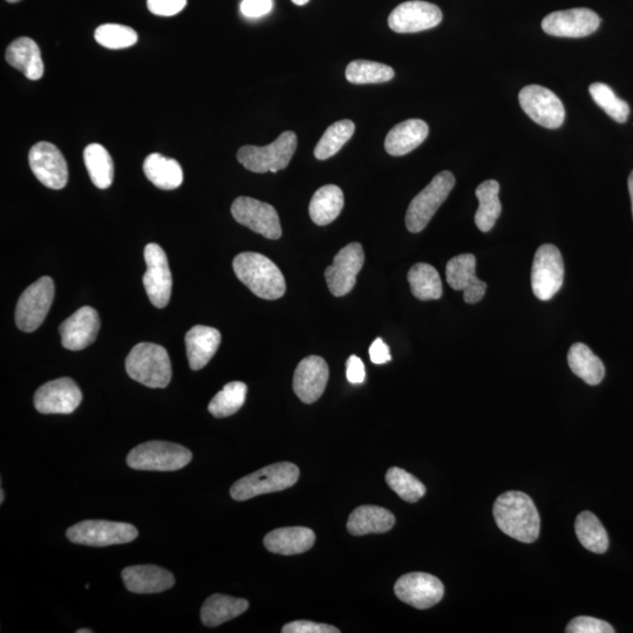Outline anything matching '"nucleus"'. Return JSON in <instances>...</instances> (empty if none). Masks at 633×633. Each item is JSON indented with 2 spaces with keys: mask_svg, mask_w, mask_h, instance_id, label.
<instances>
[{
  "mask_svg": "<svg viewBox=\"0 0 633 633\" xmlns=\"http://www.w3.org/2000/svg\"><path fill=\"white\" fill-rule=\"evenodd\" d=\"M494 520L506 535L533 543L540 535V514L532 499L522 492H507L494 503Z\"/></svg>",
  "mask_w": 633,
  "mask_h": 633,
  "instance_id": "f257e3e1",
  "label": "nucleus"
},
{
  "mask_svg": "<svg viewBox=\"0 0 633 633\" xmlns=\"http://www.w3.org/2000/svg\"><path fill=\"white\" fill-rule=\"evenodd\" d=\"M233 267L237 278L257 297L275 301L287 291L282 271L264 255L240 254L235 257Z\"/></svg>",
  "mask_w": 633,
  "mask_h": 633,
  "instance_id": "f03ea898",
  "label": "nucleus"
},
{
  "mask_svg": "<svg viewBox=\"0 0 633 633\" xmlns=\"http://www.w3.org/2000/svg\"><path fill=\"white\" fill-rule=\"evenodd\" d=\"M128 376L151 389H166L172 380V363L165 347L153 343L135 345L126 359Z\"/></svg>",
  "mask_w": 633,
  "mask_h": 633,
  "instance_id": "7ed1b4c3",
  "label": "nucleus"
},
{
  "mask_svg": "<svg viewBox=\"0 0 633 633\" xmlns=\"http://www.w3.org/2000/svg\"><path fill=\"white\" fill-rule=\"evenodd\" d=\"M193 460L188 448L172 442L149 441L136 446L127 456V465L136 471L174 472Z\"/></svg>",
  "mask_w": 633,
  "mask_h": 633,
  "instance_id": "20e7f679",
  "label": "nucleus"
},
{
  "mask_svg": "<svg viewBox=\"0 0 633 633\" xmlns=\"http://www.w3.org/2000/svg\"><path fill=\"white\" fill-rule=\"evenodd\" d=\"M298 478L299 469L296 465L279 462L235 482L230 495L236 501H247L258 495L282 492L294 486Z\"/></svg>",
  "mask_w": 633,
  "mask_h": 633,
  "instance_id": "39448f33",
  "label": "nucleus"
},
{
  "mask_svg": "<svg viewBox=\"0 0 633 633\" xmlns=\"http://www.w3.org/2000/svg\"><path fill=\"white\" fill-rule=\"evenodd\" d=\"M297 149L294 132H284L265 147L244 146L237 153V160L250 172L264 174L277 173L289 166Z\"/></svg>",
  "mask_w": 633,
  "mask_h": 633,
  "instance_id": "423d86ee",
  "label": "nucleus"
},
{
  "mask_svg": "<svg viewBox=\"0 0 633 633\" xmlns=\"http://www.w3.org/2000/svg\"><path fill=\"white\" fill-rule=\"evenodd\" d=\"M455 186L451 172H441L412 200L406 214V227L411 233H421L431 222L441 204L447 200Z\"/></svg>",
  "mask_w": 633,
  "mask_h": 633,
  "instance_id": "0eeeda50",
  "label": "nucleus"
},
{
  "mask_svg": "<svg viewBox=\"0 0 633 633\" xmlns=\"http://www.w3.org/2000/svg\"><path fill=\"white\" fill-rule=\"evenodd\" d=\"M67 539L81 546L108 547L138 539L133 524L102 520L83 521L67 529Z\"/></svg>",
  "mask_w": 633,
  "mask_h": 633,
  "instance_id": "6e6552de",
  "label": "nucleus"
},
{
  "mask_svg": "<svg viewBox=\"0 0 633 633\" xmlns=\"http://www.w3.org/2000/svg\"><path fill=\"white\" fill-rule=\"evenodd\" d=\"M54 298V283L50 277L39 278L20 296L16 309L19 330L36 331L45 321Z\"/></svg>",
  "mask_w": 633,
  "mask_h": 633,
  "instance_id": "1a4fd4ad",
  "label": "nucleus"
},
{
  "mask_svg": "<svg viewBox=\"0 0 633 633\" xmlns=\"http://www.w3.org/2000/svg\"><path fill=\"white\" fill-rule=\"evenodd\" d=\"M564 263L561 251L553 244L537 249L532 270V288L540 301H549L562 288Z\"/></svg>",
  "mask_w": 633,
  "mask_h": 633,
  "instance_id": "9d476101",
  "label": "nucleus"
},
{
  "mask_svg": "<svg viewBox=\"0 0 633 633\" xmlns=\"http://www.w3.org/2000/svg\"><path fill=\"white\" fill-rule=\"evenodd\" d=\"M520 105L530 119L549 129L563 125L566 110L562 101L546 87L530 85L524 87L519 95Z\"/></svg>",
  "mask_w": 633,
  "mask_h": 633,
  "instance_id": "9b49d317",
  "label": "nucleus"
},
{
  "mask_svg": "<svg viewBox=\"0 0 633 633\" xmlns=\"http://www.w3.org/2000/svg\"><path fill=\"white\" fill-rule=\"evenodd\" d=\"M231 214L236 222L269 240H278L282 236L277 211L269 203L251 197H238L231 206Z\"/></svg>",
  "mask_w": 633,
  "mask_h": 633,
  "instance_id": "f8f14e48",
  "label": "nucleus"
},
{
  "mask_svg": "<svg viewBox=\"0 0 633 633\" xmlns=\"http://www.w3.org/2000/svg\"><path fill=\"white\" fill-rule=\"evenodd\" d=\"M365 255L362 245L350 243L333 258V263L325 270V279L331 294L343 297L356 287L357 276L363 269Z\"/></svg>",
  "mask_w": 633,
  "mask_h": 633,
  "instance_id": "ddd939ff",
  "label": "nucleus"
},
{
  "mask_svg": "<svg viewBox=\"0 0 633 633\" xmlns=\"http://www.w3.org/2000/svg\"><path fill=\"white\" fill-rule=\"evenodd\" d=\"M147 271L144 285L149 301L155 308H166L172 297L173 277L168 258L159 244L151 243L145 248Z\"/></svg>",
  "mask_w": 633,
  "mask_h": 633,
  "instance_id": "4468645a",
  "label": "nucleus"
},
{
  "mask_svg": "<svg viewBox=\"0 0 633 633\" xmlns=\"http://www.w3.org/2000/svg\"><path fill=\"white\" fill-rule=\"evenodd\" d=\"M394 592L400 601L419 610L437 605L445 595L444 584L439 578L425 573H411L401 576L394 585Z\"/></svg>",
  "mask_w": 633,
  "mask_h": 633,
  "instance_id": "2eb2a0df",
  "label": "nucleus"
},
{
  "mask_svg": "<svg viewBox=\"0 0 633 633\" xmlns=\"http://www.w3.org/2000/svg\"><path fill=\"white\" fill-rule=\"evenodd\" d=\"M83 400L76 381L59 378L39 387L34 394V407L42 414H71Z\"/></svg>",
  "mask_w": 633,
  "mask_h": 633,
  "instance_id": "dca6fc26",
  "label": "nucleus"
},
{
  "mask_svg": "<svg viewBox=\"0 0 633 633\" xmlns=\"http://www.w3.org/2000/svg\"><path fill=\"white\" fill-rule=\"evenodd\" d=\"M31 170L47 188L59 190L66 187L68 168L64 155L50 142H38L29 154Z\"/></svg>",
  "mask_w": 633,
  "mask_h": 633,
  "instance_id": "f3484780",
  "label": "nucleus"
},
{
  "mask_svg": "<svg viewBox=\"0 0 633 633\" xmlns=\"http://www.w3.org/2000/svg\"><path fill=\"white\" fill-rule=\"evenodd\" d=\"M601 18L589 9H571L550 13L543 19L542 29L554 37L583 38L597 31Z\"/></svg>",
  "mask_w": 633,
  "mask_h": 633,
  "instance_id": "a211bd4d",
  "label": "nucleus"
},
{
  "mask_svg": "<svg viewBox=\"0 0 633 633\" xmlns=\"http://www.w3.org/2000/svg\"><path fill=\"white\" fill-rule=\"evenodd\" d=\"M442 20L437 5L413 0L397 6L389 17L390 29L397 33H415L433 29Z\"/></svg>",
  "mask_w": 633,
  "mask_h": 633,
  "instance_id": "6ab92c4d",
  "label": "nucleus"
},
{
  "mask_svg": "<svg viewBox=\"0 0 633 633\" xmlns=\"http://www.w3.org/2000/svg\"><path fill=\"white\" fill-rule=\"evenodd\" d=\"M100 318L91 306H84L60 325L61 343L67 350L80 351L98 337Z\"/></svg>",
  "mask_w": 633,
  "mask_h": 633,
  "instance_id": "aec40b11",
  "label": "nucleus"
},
{
  "mask_svg": "<svg viewBox=\"0 0 633 633\" xmlns=\"http://www.w3.org/2000/svg\"><path fill=\"white\" fill-rule=\"evenodd\" d=\"M475 270L476 258L472 254L453 257L446 267L449 287L455 291H464L467 304L479 303L487 291V284L476 277Z\"/></svg>",
  "mask_w": 633,
  "mask_h": 633,
  "instance_id": "412c9836",
  "label": "nucleus"
},
{
  "mask_svg": "<svg viewBox=\"0 0 633 633\" xmlns=\"http://www.w3.org/2000/svg\"><path fill=\"white\" fill-rule=\"evenodd\" d=\"M328 380V364L321 357L310 356L297 366L294 391L304 404H313L323 396Z\"/></svg>",
  "mask_w": 633,
  "mask_h": 633,
  "instance_id": "4be33fe9",
  "label": "nucleus"
},
{
  "mask_svg": "<svg viewBox=\"0 0 633 633\" xmlns=\"http://www.w3.org/2000/svg\"><path fill=\"white\" fill-rule=\"evenodd\" d=\"M125 587L134 594H159L174 587L175 578L168 570L156 566H133L122 570Z\"/></svg>",
  "mask_w": 633,
  "mask_h": 633,
  "instance_id": "5701e85b",
  "label": "nucleus"
},
{
  "mask_svg": "<svg viewBox=\"0 0 633 633\" xmlns=\"http://www.w3.org/2000/svg\"><path fill=\"white\" fill-rule=\"evenodd\" d=\"M190 369L199 371L210 362L221 345V332L209 326L196 325L186 335Z\"/></svg>",
  "mask_w": 633,
  "mask_h": 633,
  "instance_id": "b1692460",
  "label": "nucleus"
},
{
  "mask_svg": "<svg viewBox=\"0 0 633 633\" xmlns=\"http://www.w3.org/2000/svg\"><path fill=\"white\" fill-rule=\"evenodd\" d=\"M316 542L313 530L304 527L279 528L264 537V546L271 553L290 556L303 554Z\"/></svg>",
  "mask_w": 633,
  "mask_h": 633,
  "instance_id": "393cba45",
  "label": "nucleus"
},
{
  "mask_svg": "<svg viewBox=\"0 0 633 633\" xmlns=\"http://www.w3.org/2000/svg\"><path fill=\"white\" fill-rule=\"evenodd\" d=\"M430 128L424 120L411 119L397 125L387 134L386 152L392 156H404L418 148L427 139Z\"/></svg>",
  "mask_w": 633,
  "mask_h": 633,
  "instance_id": "a878e982",
  "label": "nucleus"
},
{
  "mask_svg": "<svg viewBox=\"0 0 633 633\" xmlns=\"http://www.w3.org/2000/svg\"><path fill=\"white\" fill-rule=\"evenodd\" d=\"M6 60L27 79L39 80L44 76L42 52L37 43L30 38L23 37L12 42L6 51Z\"/></svg>",
  "mask_w": 633,
  "mask_h": 633,
  "instance_id": "bb28decb",
  "label": "nucleus"
},
{
  "mask_svg": "<svg viewBox=\"0 0 633 633\" xmlns=\"http://www.w3.org/2000/svg\"><path fill=\"white\" fill-rule=\"evenodd\" d=\"M396 523V517L385 508L362 506L353 510L347 521V530L351 535L383 534L390 532Z\"/></svg>",
  "mask_w": 633,
  "mask_h": 633,
  "instance_id": "cd10ccee",
  "label": "nucleus"
},
{
  "mask_svg": "<svg viewBox=\"0 0 633 633\" xmlns=\"http://www.w3.org/2000/svg\"><path fill=\"white\" fill-rule=\"evenodd\" d=\"M249 609V602L243 598L215 594L207 598L201 609L202 623L215 628L244 614Z\"/></svg>",
  "mask_w": 633,
  "mask_h": 633,
  "instance_id": "c85d7f7f",
  "label": "nucleus"
},
{
  "mask_svg": "<svg viewBox=\"0 0 633 633\" xmlns=\"http://www.w3.org/2000/svg\"><path fill=\"white\" fill-rule=\"evenodd\" d=\"M344 208V194L335 185L319 188L310 202L309 213L317 226H328L337 219Z\"/></svg>",
  "mask_w": 633,
  "mask_h": 633,
  "instance_id": "c756f323",
  "label": "nucleus"
},
{
  "mask_svg": "<svg viewBox=\"0 0 633 633\" xmlns=\"http://www.w3.org/2000/svg\"><path fill=\"white\" fill-rule=\"evenodd\" d=\"M144 172L146 178L162 190H174L183 182V170L180 163L159 153L148 156L144 163Z\"/></svg>",
  "mask_w": 633,
  "mask_h": 633,
  "instance_id": "7c9ffc66",
  "label": "nucleus"
},
{
  "mask_svg": "<svg viewBox=\"0 0 633 633\" xmlns=\"http://www.w3.org/2000/svg\"><path fill=\"white\" fill-rule=\"evenodd\" d=\"M568 363L571 371L588 385L596 386L602 383L605 376V367L589 347L582 343H576L570 347Z\"/></svg>",
  "mask_w": 633,
  "mask_h": 633,
  "instance_id": "2f4dec72",
  "label": "nucleus"
},
{
  "mask_svg": "<svg viewBox=\"0 0 633 633\" xmlns=\"http://www.w3.org/2000/svg\"><path fill=\"white\" fill-rule=\"evenodd\" d=\"M500 185L498 181L488 180L476 188L480 206L475 214V224L482 233H488L498 221L502 206L499 199Z\"/></svg>",
  "mask_w": 633,
  "mask_h": 633,
  "instance_id": "473e14b6",
  "label": "nucleus"
},
{
  "mask_svg": "<svg viewBox=\"0 0 633 633\" xmlns=\"http://www.w3.org/2000/svg\"><path fill=\"white\" fill-rule=\"evenodd\" d=\"M412 294L419 301H438L442 296V282L437 269L427 263L413 265L408 272Z\"/></svg>",
  "mask_w": 633,
  "mask_h": 633,
  "instance_id": "72a5a7b5",
  "label": "nucleus"
},
{
  "mask_svg": "<svg viewBox=\"0 0 633 633\" xmlns=\"http://www.w3.org/2000/svg\"><path fill=\"white\" fill-rule=\"evenodd\" d=\"M84 161L93 185L99 189L112 186L114 180V163L112 156L104 146L88 145L84 151Z\"/></svg>",
  "mask_w": 633,
  "mask_h": 633,
  "instance_id": "f704fd0d",
  "label": "nucleus"
},
{
  "mask_svg": "<svg viewBox=\"0 0 633 633\" xmlns=\"http://www.w3.org/2000/svg\"><path fill=\"white\" fill-rule=\"evenodd\" d=\"M575 530L578 541L595 554H604L609 548V536L595 514L583 512L577 516Z\"/></svg>",
  "mask_w": 633,
  "mask_h": 633,
  "instance_id": "c9c22d12",
  "label": "nucleus"
},
{
  "mask_svg": "<svg viewBox=\"0 0 633 633\" xmlns=\"http://www.w3.org/2000/svg\"><path fill=\"white\" fill-rule=\"evenodd\" d=\"M248 387L241 381H233L211 399L208 410L215 418H228L241 410L247 398Z\"/></svg>",
  "mask_w": 633,
  "mask_h": 633,
  "instance_id": "e433bc0d",
  "label": "nucleus"
},
{
  "mask_svg": "<svg viewBox=\"0 0 633 633\" xmlns=\"http://www.w3.org/2000/svg\"><path fill=\"white\" fill-rule=\"evenodd\" d=\"M347 81L355 85L387 83L394 78L393 68L376 61L356 60L346 68Z\"/></svg>",
  "mask_w": 633,
  "mask_h": 633,
  "instance_id": "4c0bfd02",
  "label": "nucleus"
},
{
  "mask_svg": "<svg viewBox=\"0 0 633 633\" xmlns=\"http://www.w3.org/2000/svg\"><path fill=\"white\" fill-rule=\"evenodd\" d=\"M355 131L356 126L351 120L338 121L330 126L315 148L316 159L328 160L332 158L352 138Z\"/></svg>",
  "mask_w": 633,
  "mask_h": 633,
  "instance_id": "58836bf2",
  "label": "nucleus"
},
{
  "mask_svg": "<svg viewBox=\"0 0 633 633\" xmlns=\"http://www.w3.org/2000/svg\"><path fill=\"white\" fill-rule=\"evenodd\" d=\"M387 485L396 492L401 499L414 503L424 498L426 487L415 476L404 469L393 467L386 474Z\"/></svg>",
  "mask_w": 633,
  "mask_h": 633,
  "instance_id": "ea45409f",
  "label": "nucleus"
},
{
  "mask_svg": "<svg viewBox=\"0 0 633 633\" xmlns=\"http://www.w3.org/2000/svg\"><path fill=\"white\" fill-rule=\"evenodd\" d=\"M592 99L610 118L623 124L629 118L630 106L628 102L619 99L608 85L602 83L592 84L589 88Z\"/></svg>",
  "mask_w": 633,
  "mask_h": 633,
  "instance_id": "a19ab883",
  "label": "nucleus"
},
{
  "mask_svg": "<svg viewBox=\"0 0 633 633\" xmlns=\"http://www.w3.org/2000/svg\"><path fill=\"white\" fill-rule=\"evenodd\" d=\"M94 38L101 46L110 50L127 49L138 43V33L131 27L120 24H104L95 30Z\"/></svg>",
  "mask_w": 633,
  "mask_h": 633,
  "instance_id": "79ce46f5",
  "label": "nucleus"
},
{
  "mask_svg": "<svg viewBox=\"0 0 633 633\" xmlns=\"http://www.w3.org/2000/svg\"><path fill=\"white\" fill-rule=\"evenodd\" d=\"M568 633H614L612 626L602 619L581 616L571 621L566 629Z\"/></svg>",
  "mask_w": 633,
  "mask_h": 633,
  "instance_id": "37998d69",
  "label": "nucleus"
},
{
  "mask_svg": "<svg viewBox=\"0 0 633 633\" xmlns=\"http://www.w3.org/2000/svg\"><path fill=\"white\" fill-rule=\"evenodd\" d=\"M148 10L155 16L172 17L187 6V0H147Z\"/></svg>",
  "mask_w": 633,
  "mask_h": 633,
  "instance_id": "c03bdc74",
  "label": "nucleus"
},
{
  "mask_svg": "<svg viewBox=\"0 0 633 633\" xmlns=\"http://www.w3.org/2000/svg\"><path fill=\"white\" fill-rule=\"evenodd\" d=\"M283 633H339L335 626L309 621L292 622L284 626Z\"/></svg>",
  "mask_w": 633,
  "mask_h": 633,
  "instance_id": "a18cd8bd",
  "label": "nucleus"
},
{
  "mask_svg": "<svg viewBox=\"0 0 633 633\" xmlns=\"http://www.w3.org/2000/svg\"><path fill=\"white\" fill-rule=\"evenodd\" d=\"M274 6L272 0H243L241 12L247 18H260L268 15Z\"/></svg>",
  "mask_w": 633,
  "mask_h": 633,
  "instance_id": "49530a36",
  "label": "nucleus"
},
{
  "mask_svg": "<svg viewBox=\"0 0 633 633\" xmlns=\"http://www.w3.org/2000/svg\"><path fill=\"white\" fill-rule=\"evenodd\" d=\"M366 373L363 360L357 356H351L346 363V378L353 385L363 384Z\"/></svg>",
  "mask_w": 633,
  "mask_h": 633,
  "instance_id": "de8ad7c7",
  "label": "nucleus"
},
{
  "mask_svg": "<svg viewBox=\"0 0 633 633\" xmlns=\"http://www.w3.org/2000/svg\"><path fill=\"white\" fill-rule=\"evenodd\" d=\"M371 362L376 365H383L391 362L392 357L389 346L384 343V340L377 338L374 340L370 347Z\"/></svg>",
  "mask_w": 633,
  "mask_h": 633,
  "instance_id": "09e8293b",
  "label": "nucleus"
},
{
  "mask_svg": "<svg viewBox=\"0 0 633 633\" xmlns=\"http://www.w3.org/2000/svg\"><path fill=\"white\" fill-rule=\"evenodd\" d=\"M629 192H630V197H631V204H632V215H633V170L632 173L629 176Z\"/></svg>",
  "mask_w": 633,
  "mask_h": 633,
  "instance_id": "8fccbe9b",
  "label": "nucleus"
},
{
  "mask_svg": "<svg viewBox=\"0 0 633 633\" xmlns=\"http://www.w3.org/2000/svg\"><path fill=\"white\" fill-rule=\"evenodd\" d=\"M310 2V0H292V3L298 5V6H303L305 4H308Z\"/></svg>",
  "mask_w": 633,
  "mask_h": 633,
  "instance_id": "3c124183",
  "label": "nucleus"
},
{
  "mask_svg": "<svg viewBox=\"0 0 633 633\" xmlns=\"http://www.w3.org/2000/svg\"><path fill=\"white\" fill-rule=\"evenodd\" d=\"M77 633H93V631L90 629H80L77 631Z\"/></svg>",
  "mask_w": 633,
  "mask_h": 633,
  "instance_id": "603ef678",
  "label": "nucleus"
},
{
  "mask_svg": "<svg viewBox=\"0 0 633 633\" xmlns=\"http://www.w3.org/2000/svg\"><path fill=\"white\" fill-rule=\"evenodd\" d=\"M6 2H9L11 4H15V3L20 2V0H6Z\"/></svg>",
  "mask_w": 633,
  "mask_h": 633,
  "instance_id": "864d4df0",
  "label": "nucleus"
},
{
  "mask_svg": "<svg viewBox=\"0 0 633 633\" xmlns=\"http://www.w3.org/2000/svg\"><path fill=\"white\" fill-rule=\"evenodd\" d=\"M0 502H4V490L2 489V499H0Z\"/></svg>",
  "mask_w": 633,
  "mask_h": 633,
  "instance_id": "5fc2aeb1",
  "label": "nucleus"
}]
</instances>
